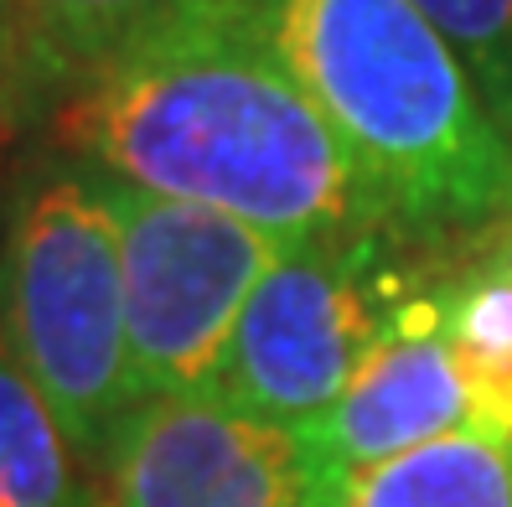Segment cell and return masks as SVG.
Listing matches in <instances>:
<instances>
[{"mask_svg": "<svg viewBox=\"0 0 512 507\" xmlns=\"http://www.w3.org/2000/svg\"><path fill=\"white\" fill-rule=\"evenodd\" d=\"M440 306L476 430L512 440V259L497 249L492 228L456 244L440 275Z\"/></svg>", "mask_w": 512, "mask_h": 507, "instance_id": "10", "label": "cell"}, {"mask_svg": "<svg viewBox=\"0 0 512 507\" xmlns=\"http://www.w3.org/2000/svg\"><path fill=\"white\" fill-rule=\"evenodd\" d=\"M492 238H497V249L512 259V218H507V223H497V228H492Z\"/></svg>", "mask_w": 512, "mask_h": 507, "instance_id": "13", "label": "cell"}, {"mask_svg": "<svg viewBox=\"0 0 512 507\" xmlns=\"http://www.w3.org/2000/svg\"><path fill=\"white\" fill-rule=\"evenodd\" d=\"M0 347L57 414L78 461L99 476L140 404L119 233L88 166H32L0 238Z\"/></svg>", "mask_w": 512, "mask_h": 507, "instance_id": "3", "label": "cell"}, {"mask_svg": "<svg viewBox=\"0 0 512 507\" xmlns=\"http://www.w3.org/2000/svg\"><path fill=\"white\" fill-rule=\"evenodd\" d=\"M94 482L99 507H311L295 435L213 394L140 399Z\"/></svg>", "mask_w": 512, "mask_h": 507, "instance_id": "6", "label": "cell"}, {"mask_svg": "<svg viewBox=\"0 0 512 507\" xmlns=\"http://www.w3.org/2000/svg\"><path fill=\"white\" fill-rule=\"evenodd\" d=\"M218 0H0V114L47 119L125 52Z\"/></svg>", "mask_w": 512, "mask_h": 507, "instance_id": "8", "label": "cell"}, {"mask_svg": "<svg viewBox=\"0 0 512 507\" xmlns=\"http://www.w3.org/2000/svg\"><path fill=\"white\" fill-rule=\"evenodd\" d=\"M311 507H512V440L461 430L378 466L316 476Z\"/></svg>", "mask_w": 512, "mask_h": 507, "instance_id": "9", "label": "cell"}, {"mask_svg": "<svg viewBox=\"0 0 512 507\" xmlns=\"http://www.w3.org/2000/svg\"><path fill=\"white\" fill-rule=\"evenodd\" d=\"M119 233L140 399L213 394L233 326L280 254V238L218 207L156 197L88 166Z\"/></svg>", "mask_w": 512, "mask_h": 507, "instance_id": "5", "label": "cell"}, {"mask_svg": "<svg viewBox=\"0 0 512 507\" xmlns=\"http://www.w3.org/2000/svg\"><path fill=\"white\" fill-rule=\"evenodd\" d=\"M450 249L394 228L280 244L233 326L213 399L290 435L311 430Z\"/></svg>", "mask_w": 512, "mask_h": 507, "instance_id": "4", "label": "cell"}, {"mask_svg": "<svg viewBox=\"0 0 512 507\" xmlns=\"http://www.w3.org/2000/svg\"><path fill=\"white\" fill-rule=\"evenodd\" d=\"M254 11L409 238L461 244L512 218V140L409 0H254Z\"/></svg>", "mask_w": 512, "mask_h": 507, "instance_id": "2", "label": "cell"}, {"mask_svg": "<svg viewBox=\"0 0 512 507\" xmlns=\"http://www.w3.org/2000/svg\"><path fill=\"white\" fill-rule=\"evenodd\" d=\"M445 264H440V275H445ZM440 275L399 311V321L368 352V363L352 373L342 399L311 430L295 435L311 482L316 476L357 471V466H378L388 456L419 451L430 440L476 430L466 373L445 332Z\"/></svg>", "mask_w": 512, "mask_h": 507, "instance_id": "7", "label": "cell"}, {"mask_svg": "<svg viewBox=\"0 0 512 507\" xmlns=\"http://www.w3.org/2000/svg\"><path fill=\"white\" fill-rule=\"evenodd\" d=\"M52 145L156 197L244 218L280 244L404 233L264 37L254 0H218L125 52L52 114Z\"/></svg>", "mask_w": 512, "mask_h": 507, "instance_id": "1", "label": "cell"}, {"mask_svg": "<svg viewBox=\"0 0 512 507\" xmlns=\"http://www.w3.org/2000/svg\"><path fill=\"white\" fill-rule=\"evenodd\" d=\"M456 47L492 119L512 140V0H409Z\"/></svg>", "mask_w": 512, "mask_h": 507, "instance_id": "12", "label": "cell"}, {"mask_svg": "<svg viewBox=\"0 0 512 507\" xmlns=\"http://www.w3.org/2000/svg\"><path fill=\"white\" fill-rule=\"evenodd\" d=\"M0 507H99L94 471L78 461L57 414L0 347Z\"/></svg>", "mask_w": 512, "mask_h": 507, "instance_id": "11", "label": "cell"}]
</instances>
